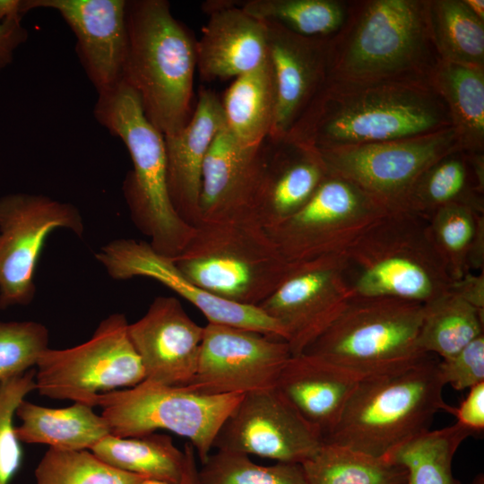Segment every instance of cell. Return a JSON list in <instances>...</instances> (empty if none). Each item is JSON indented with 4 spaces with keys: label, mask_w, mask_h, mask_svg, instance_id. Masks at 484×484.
Returning <instances> with one entry per match:
<instances>
[{
    "label": "cell",
    "mask_w": 484,
    "mask_h": 484,
    "mask_svg": "<svg viewBox=\"0 0 484 484\" xmlns=\"http://www.w3.org/2000/svg\"><path fill=\"white\" fill-rule=\"evenodd\" d=\"M451 126L446 105L427 80L328 79L284 138L321 151Z\"/></svg>",
    "instance_id": "6da1fadb"
},
{
    "label": "cell",
    "mask_w": 484,
    "mask_h": 484,
    "mask_svg": "<svg viewBox=\"0 0 484 484\" xmlns=\"http://www.w3.org/2000/svg\"><path fill=\"white\" fill-rule=\"evenodd\" d=\"M428 0H352L328 39V79L427 80L439 62Z\"/></svg>",
    "instance_id": "7a4b0ae2"
},
{
    "label": "cell",
    "mask_w": 484,
    "mask_h": 484,
    "mask_svg": "<svg viewBox=\"0 0 484 484\" xmlns=\"http://www.w3.org/2000/svg\"><path fill=\"white\" fill-rule=\"evenodd\" d=\"M127 53L124 81L144 115L164 136L190 120L196 40L166 0L126 1Z\"/></svg>",
    "instance_id": "3957f363"
},
{
    "label": "cell",
    "mask_w": 484,
    "mask_h": 484,
    "mask_svg": "<svg viewBox=\"0 0 484 484\" xmlns=\"http://www.w3.org/2000/svg\"><path fill=\"white\" fill-rule=\"evenodd\" d=\"M437 362L429 355L404 369L361 379L324 441L384 457L430 429L435 415L449 407Z\"/></svg>",
    "instance_id": "277c9868"
},
{
    "label": "cell",
    "mask_w": 484,
    "mask_h": 484,
    "mask_svg": "<svg viewBox=\"0 0 484 484\" xmlns=\"http://www.w3.org/2000/svg\"><path fill=\"white\" fill-rule=\"evenodd\" d=\"M93 111L96 120L122 140L132 159L123 193L134 224L157 253L175 257L194 227L180 218L170 201L164 135L147 119L137 94L125 81L98 95Z\"/></svg>",
    "instance_id": "5b68a950"
},
{
    "label": "cell",
    "mask_w": 484,
    "mask_h": 484,
    "mask_svg": "<svg viewBox=\"0 0 484 484\" xmlns=\"http://www.w3.org/2000/svg\"><path fill=\"white\" fill-rule=\"evenodd\" d=\"M171 260L208 293L254 307L277 289L292 267L253 218L200 221L186 246Z\"/></svg>",
    "instance_id": "8992f818"
},
{
    "label": "cell",
    "mask_w": 484,
    "mask_h": 484,
    "mask_svg": "<svg viewBox=\"0 0 484 484\" xmlns=\"http://www.w3.org/2000/svg\"><path fill=\"white\" fill-rule=\"evenodd\" d=\"M355 296L426 303L449 290L453 280L436 251L428 220L406 210L387 212L346 252Z\"/></svg>",
    "instance_id": "52a82bcc"
},
{
    "label": "cell",
    "mask_w": 484,
    "mask_h": 484,
    "mask_svg": "<svg viewBox=\"0 0 484 484\" xmlns=\"http://www.w3.org/2000/svg\"><path fill=\"white\" fill-rule=\"evenodd\" d=\"M422 313L419 302L354 296L303 353L366 377L404 369L429 356L418 343Z\"/></svg>",
    "instance_id": "ba28073f"
},
{
    "label": "cell",
    "mask_w": 484,
    "mask_h": 484,
    "mask_svg": "<svg viewBox=\"0 0 484 484\" xmlns=\"http://www.w3.org/2000/svg\"><path fill=\"white\" fill-rule=\"evenodd\" d=\"M243 395H205L184 386L144 379L130 388L98 393L88 405L101 408L100 415L116 436H138L166 429L188 438L202 463Z\"/></svg>",
    "instance_id": "9c48e42d"
},
{
    "label": "cell",
    "mask_w": 484,
    "mask_h": 484,
    "mask_svg": "<svg viewBox=\"0 0 484 484\" xmlns=\"http://www.w3.org/2000/svg\"><path fill=\"white\" fill-rule=\"evenodd\" d=\"M128 324L124 314L115 313L99 323L87 341L68 349L48 348L36 365L35 390L48 398L88 404L98 393L143 382L145 372Z\"/></svg>",
    "instance_id": "30bf717a"
},
{
    "label": "cell",
    "mask_w": 484,
    "mask_h": 484,
    "mask_svg": "<svg viewBox=\"0 0 484 484\" xmlns=\"http://www.w3.org/2000/svg\"><path fill=\"white\" fill-rule=\"evenodd\" d=\"M387 212L360 186L328 172L299 211L266 230L283 257L296 264L346 253Z\"/></svg>",
    "instance_id": "8fae6325"
},
{
    "label": "cell",
    "mask_w": 484,
    "mask_h": 484,
    "mask_svg": "<svg viewBox=\"0 0 484 484\" xmlns=\"http://www.w3.org/2000/svg\"><path fill=\"white\" fill-rule=\"evenodd\" d=\"M461 148L451 126L413 137L318 152L329 173L352 181L393 212L405 210L409 192L426 169Z\"/></svg>",
    "instance_id": "7c38bea8"
},
{
    "label": "cell",
    "mask_w": 484,
    "mask_h": 484,
    "mask_svg": "<svg viewBox=\"0 0 484 484\" xmlns=\"http://www.w3.org/2000/svg\"><path fill=\"white\" fill-rule=\"evenodd\" d=\"M57 229L82 238L84 223L76 206L43 194L0 198V309L32 302L36 265L48 237Z\"/></svg>",
    "instance_id": "4fadbf2b"
},
{
    "label": "cell",
    "mask_w": 484,
    "mask_h": 484,
    "mask_svg": "<svg viewBox=\"0 0 484 484\" xmlns=\"http://www.w3.org/2000/svg\"><path fill=\"white\" fill-rule=\"evenodd\" d=\"M354 296L343 253L292 264L285 279L258 307L281 326L295 356L307 350Z\"/></svg>",
    "instance_id": "5bb4252c"
},
{
    "label": "cell",
    "mask_w": 484,
    "mask_h": 484,
    "mask_svg": "<svg viewBox=\"0 0 484 484\" xmlns=\"http://www.w3.org/2000/svg\"><path fill=\"white\" fill-rule=\"evenodd\" d=\"M290 357L282 339L208 323L203 326L196 372L184 387L205 395L272 388Z\"/></svg>",
    "instance_id": "9a60e30c"
},
{
    "label": "cell",
    "mask_w": 484,
    "mask_h": 484,
    "mask_svg": "<svg viewBox=\"0 0 484 484\" xmlns=\"http://www.w3.org/2000/svg\"><path fill=\"white\" fill-rule=\"evenodd\" d=\"M323 442L322 435L272 387L243 395L219 429L213 448L302 464Z\"/></svg>",
    "instance_id": "2e32d148"
},
{
    "label": "cell",
    "mask_w": 484,
    "mask_h": 484,
    "mask_svg": "<svg viewBox=\"0 0 484 484\" xmlns=\"http://www.w3.org/2000/svg\"><path fill=\"white\" fill-rule=\"evenodd\" d=\"M95 257L115 280L147 277L160 282L194 306L209 324L285 340L281 326L259 307L227 301L202 290L176 267L171 258L157 253L148 242L115 239L102 246Z\"/></svg>",
    "instance_id": "e0dca14e"
},
{
    "label": "cell",
    "mask_w": 484,
    "mask_h": 484,
    "mask_svg": "<svg viewBox=\"0 0 484 484\" xmlns=\"http://www.w3.org/2000/svg\"><path fill=\"white\" fill-rule=\"evenodd\" d=\"M127 0H22L24 14L37 8L58 12L76 38L82 65L98 92L124 81L127 53Z\"/></svg>",
    "instance_id": "ac0fdd59"
},
{
    "label": "cell",
    "mask_w": 484,
    "mask_h": 484,
    "mask_svg": "<svg viewBox=\"0 0 484 484\" xmlns=\"http://www.w3.org/2000/svg\"><path fill=\"white\" fill-rule=\"evenodd\" d=\"M267 155V139L256 145H243L224 126L204 160L200 221L255 219Z\"/></svg>",
    "instance_id": "d6986e66"
},
{
    "label": "cell",
    "mask_w": 484,
    "mask_h": 484,
    "mask_svg": "<svg viewBox=\"0 0 484 484\" xmlns=\"http://www.w3.org/2000/svg\"><path fill=\"white\" fill-rule=\"evenodd\" d=\"M145 379L169 385H186L194 377L203 326L197 324L174 297H157L143 317L128 324Z\"/></svg>",
    "instance_id": "ffe728a7"
},
{
    "label": "cell",
    "mask_w": 484,
    "mask_h": 484,
    "mask_svg": "<svg viewBox=\"0 0 484 484\" xmlns=\"http://www.w3.org/2000/svg\"><path fill=\"white\" fill-rule=\"evenodd\" d=\"M277 106L271 140L284 138L328 80V39L298 35L264 21Z\"/></svg>",
    "instance_id": "44dd1931"
},
{
    "label": "cell",
    "mask_w": 484,
    "mask_h": 484,
    "mask_svg": "<svg viewBox=\"0 0 484 484\" xmlns=\"http://www.w3.org/2000/svg\"><path fill=\"white\" fill-rule=\"evenodd\" d=\"M203 9L209 20L196 40V68L203 80L236 78L268 57L265 22L238 1H207Z\"/></svg>",
    "instance_id": "7402d4cb"
},
{
    "label": "cell",
    "mask_w": 484,
    "mask_h": 484,
    "mask_svg": "<svg viewBox=\"0 0 484 484\" xmlns=\"http://www.w3.org/2000/svg\"><path fill=\"white\" fill-rule=\"evenodd\" d=\"M224 126L220 98L203 88L188 123L178 132L164 136L169 198L180 218L194 227L200 222L204 160Z\"/></svg>",
    "instance_id": "603a6c76"
},
{
    "label": "cell",
    "mask_w": 484,
    "mask_h": 484,
    "mask_svg": "<svg viewBox=\"0 0 484 484\" xmlns=\"http://www.w3.org/2000/svg\"><path fill=\"white\" fill-rule=\"evenodd\" d=\"M364 377L318 356L301 353L287 360L274 387L324 438Z\"/></svg>",
    "instance_id": "cb8c5ba5"
},
{
    "label": "cell",
    "mask_w": 484,
    "mask_h": 484,
    "mask_svg": "<svg viewBox=\"0 0 484 484\" xmlns=\"http://www.w3.org/2000/svg\"><path fill=\"white\" fill-rule=\"evenodd\" d=\"M267 165L255 219L270 229L299 211L328 171L313 148L285 138H267Z\"/></svg>",
    "instance_id": "d4e9b609"
},
{
    "label": "cell",
    "mask_w": 484,
    "mask_h": 484,
    "mask_svg": "<svg viewBox=\"0 0 484 484\" xmlns=\"http://www.w3.org/2000/svg\"><path fill=\"white\" fill-rule=\"evenodd\" d=\"M469 207L484 214V152H450L414 182L405 210L427 219L440 208Z\"/></svg>",
    "instance_id": "484cf974"
},
{
    "label": "cell",
    "mask_w": 484,
    "mask_h": 484,
    "mask_svg": "<svg viewBox=\"0 0 484 484\" xmlns=\"http://www.w3.org/2000/svg\"><path fill=\"white\" fill-rule=\"evenodd\" d=\"M21 424L14 432L21 443L48 445L71 451L89 450L110 434L108 426L93 407L74 402L49 408L23 399L15 410Z\"/></svg>",
    "instance_id": "4316f807"
},
{
    "label": "cell",
    "mask_w": 484,
    "mask_h": 484,
    "mask_svg": "<svg viewBox=\"0 0 484 484\" xmlns=\"http://www.w3.org/2000/svg\"><path fill=\"white\" fill-rule=\"evenodd\" d=\"M225 126L237 142L256 145L268 138L275 117L277 91L268 57L238 77L221 99Z\"/></svg>",
    "instance_id": "83f0119b"
},
{
    "label": "cell",
    "mask_w": 484,
    "mask_h": 484,
    "mask_svg": "<svg viewBox=\"0 0 484 484\" xmlns=\"http://www.w3.org/2000/svg\"><path fill=\"white\" fill-rule=\"evenodd\" d=\"M428 82L448 108L461 151L484 152V68L439 60Z\"/></svg>",
    "instance_id": "f1b7e54d"
},
{
    "label": "cell",
    "mask_w": 484,
    "mask_h": 484,
    "mask_svg": "<svg viewBox=\"0 0 484 484\" xmlns=\"http://www.w3.org/2000/svg\"><path fill=\"white\" fill-rule=\"evenodd\" d=\"M90 451L110 467L162 483L178 484L182 475L184 451L168 435L120 437L109 434Z\"/></svg>",
    "instance_id": "f546056e"
},
{
    "label": "cell",
    "mask_w": 484,
    "mask_h": 484,
    "mask_svg": "<svg viewBox=\"0 0 484 484\" xmlns=\"http://www.w3.org/2000/svg\"><path fill=\"white\" fill-rule=\"evenodd\" d=\"M434 247L451 279L484 271V214L469 207L450 205L428 218Z\"/></svg>",
    "instance_id": "4dcf8cb0"
},
{
    "label": "cell",
    "mask_w": 484,
    "mask_h": 484,
    "mask_svg": "<svg viewBox=\"0 0 484 484\" xmlns=\"http://www.w3.org/2000/svg\"><path fill=\"white\" fill-rule=\"evenodd\" d=\"M483 324L484 314L449 290L423 304L418 343L446 359L482 335Z\"/></svg>",
    "instance_id": "1f68e13d"
},
{
    "label": "cell",
    "mask_w": 484,
    "mask_h": 484,
    "mask_svg": "<svg viewBox=\"0 0 484 484\" xmlns=\"http://www.w3.org/2000/svg\"><path fill=\"white\" fill-rule=\"evenodd\" d=\"M307 484H407V471L385 457L323 442L302 463Z\"/></svg>",
    "instance_id": "d6a6232c"
},
{
    "label": "cell",
    "mask_w": 484,
    "mask_h": 484,
    "mask_svg": "<svg viewBox=\"0 0 484 484\" xmlns=\"http://www.w3.org/2000/svg\"><path fill=\"white\" fill-rule=\"evenodd\" d=\"M428 22L441 61L484 68V21L464 0H428Z\"/></svg>",
    "instance_id": "836d02e7"
},
{
    "label": "cell",
    "mask_w": 484,
    "mask_h": 484,
    "mask_svg": "<svg viewBox=\"0 0 484 484\" xmlns=\"http://www.w3.org/2000/svg\"><path fill=\"white\" fill-rule=\"evenodd\" d=\"M474 433L459 423L427 430L384 456L402 465L407 484H460L453 460L460 445Z\"/></svg>",
    "instance_id": "e575fe53"
},
{
    "label": "cell",
    "mask_w": 484,
    "mask_h": 484,
    "mask_svg": "<svg viewBox=\"0 0 484 484\" xmlns=\"http://www.w3.org/2000/svg\"><path fill=\"white\" fill-rule=\"evenodd\" d=\"M350 1L247 0L238 2L250 15L276 22L307 38L331 39L343 26Z\"/></svg>",
    "instance_id": "d590c367"
},
{
    "label": "cell",
    "mask_w": 484,
    "mask_h": 484,
    "mask_svg": "<svg viewBox=\"0 0 484 484\" xmlns=\"http://www.w3.org/2000/svg\"><path fill=\"white\" fill-rule=\"evenodd\" d=\"M34 474L36 484H166L110 467L89 450L49 447Z\"/></svg>",
    "instance_id": "8d00e7d4"
},
{
    "label": "cell",
    "mask_w": 484,
    "mask_h": 484,
    "mask_svg": "<svg viewBox=\"0 0 484 484\" xmlns=\"http://www.w3.org/2000/svg\"><path fill=\"white\" fill-rule=\"evenodd\" d=\"M201 484H307L302 464L260 465L249 455L217 450L202 462Z\"/></svg>",
    "instance_id": "74e56055"
},
{
    "label": "cell",
    "mask_w": 484,
    "mask_h": 484,
    "mask_svg": "<svg viewBox=\"0 0 484 484\" xmlns=\"http://www.w3.org/2000/svg\"><path fill=\"white\" fill-rule=\"evenodd\" d=\"M48 341V329L40 323L0 321V384L36 367Z\"/></svg>",
    "instance_id": "f35d334b"
},
{
    "label": "cell",
    "mask_w": 484,
    "mask_h": 484,
    "mask_svg": "<svg viewBox=\"0 0 484 484\" xmlns=\"http://www.w3.org/2000/svg\"><path fill=\"white\" fill-rule=\"evenodd\" d=\"M36 368L0 384V484H10L22 462L21 442L14 432L15 410L35 390Z\"/></svg>",
    "instance_id": "ab89813d"
},
{
    "label": "cell",
    "mask_w": 484,
    "mask_h": 484,
    "mask_svg": "<svg viewBox=\"0 0 484 484\" xmlns=\"http://www.w3.org/2000/svg\"><path fill=\"white\" fill-rule=\"evenodd\" d=\"M437 368L445 385L457 391L484 382V335H480L454 355L442 359Z\"/></svg>",
    "instance_id": "60d3db41"
},
{
    "label": "cell",
    "mask_w": 484,
    "mask_h": 484,
    "mask_svg": "<svg viewBox=\"0 0 484 484\" xmlns=\"http://www.w3.org/2000/svg\"><path fill=\"white\" fill-rule=\"evenodd\" d=\"M447 412L452 413L457 423L473 433L484 429V382L469 389L466 398L459 407H451Z\"/></svg>",
    "instance_id": "b9f144b4"
},
{
    "label": "cell",
    "mask_w": 484,
    "mask_h": 484,
    "mask_svg": "<svg viewBox=\"0 0 484 484\" xmlns=\"http://www.w3.org/2000/svg\"><path fill=\"white\" fill-rule=\"evenodd\" d=\"M27 38L28 31L21 21H10L0 24V72L13 62L16 50Z\"/></svg>",
    "instance_id": "7bdbcfd3"
},
{
    "label": "cell",
    "mask_w": 484,
    "mask_h": 484,
    "mask_svg": "<svg viewBox=\"0 0 484 484\" xmlns=\"http://www.w3.org/2000/svg\"><path fill=\"white\" fill-rule=\"evenodd\" d=\"M449 290L484 314V271L454 281Z\"/></svg>",
    "instance_id": "ee69618b"
},
{
    "label": "cell",
    "mask_w": 484,
    "mask_h": 484,
    "mask_svg": "<svg viewBox=\"0 0 484 484\" xmlns=\"http://www.w3.org/2000/svg\"><path fill=\"white\" fill-rule=\"evenodd\" d=\"M184 466L178 484H201L199 469L196 462L195 450L191 443H186L184 447Z\"/></svg>",
    "instance_id": "f6af8a7d"
},
{
    "label": "cell",
    "mask_w": 484,
    "mask_h": 484,
    "mask_svg": "<svg viewBox=\"0 0 484 484\" xmlns=\"http://www.w3.org/2000/svg\"><path fill=\"white\" fill-rule=\"evenodd\" d=\"M23 14L22 0H0V24L10 21H22Z\"/></svg>",
    "instance_id": "bcb514c9"
},
{
    "label": "cell",
    "mask_w": 484,
    "mask_h": 484,
    "mask_svg": "<svg viewBox=\"0 0 484 484\" xmlns=\"http://www.w3.org/2000/svg\"><path fill=\"white\" fill-rule=\"evenodd\" d=\"M472 13L484 21V1L483 0H464Z\"/></svg>",
    "instance_id": "7dc6e473"
},
{
    "label": "cell",
    "mask_w": 484,
    "mask_h": 484,
    "mask_svg": "<svg viewBox=\"0 0 484 484\" xmlns=\"http://www.w3.org/2000/svg\"><path fill=\"white\" fill-rule=\"evenodd\" d=\"M470 484H484L483 474H478Z\"/></svg>",
    "instance_id": "c3c4849f"
}]
</instances>
